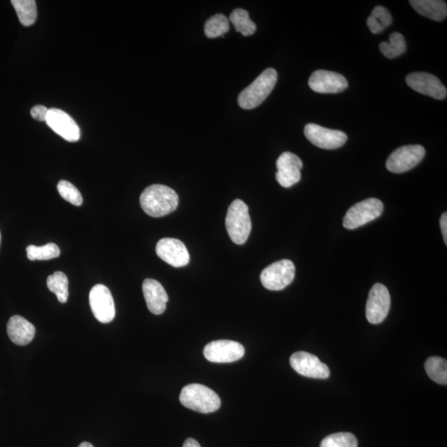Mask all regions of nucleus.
<instances>
[{
	"instance_id": "20",
	"label": "nucleus",
	"mask_w": 447,
	"mask_h": 447,
	"mask_svg": "<svg viewBox=\"0 0 447 447\" xmlns=\"http://www.w3.org/2000/svg\"><path fill=\"white\" fill-rule=\"evenodd\" d=\"M409 4L417 13L423 17L434 21L446 20L447 6L445 1H441V0H412V1H409Z\"/></svg>"
},
{
	"instance_id": "26",
	"label": "nucleus",
	"mask_w": 447,
	"mask_h": 447,
	"mask_svg": "<svg viewBox=\"0 0 447 447\" xmlns=\"http://www.w3.org/2000/svg\"><path fill=\"white\" fill-rule=\"evenodd\" d=\"M426 372L429 378L439 384H447L446 360L434 356L428 358L425 364Z\"/></svg>"
},
{
	"instance_id": "21",
	"label": "nucleus",
	"mask_w": 447,
	"mask_h": 447,
	"mask_svg": "<svg viewBox=\"0 0 447 447\" xmlns=\"http://www.w3.org/2000/svg\"><path fill=\"white\" fill-rule=\"evenodd\" d=\"M11 4L22 25L30 27L37 20V4L35 0H12Z\"/></svg>"
},
{
	"instance_id": "27",
	"label": "nucleus",
	"mask_w": 447,
	"mask_h": 447,
	"mask_svg": "<svg viewBox=\"0 0 447 447\" xmlns=\"http://www.w3.org/2000/svg\"><path fill=\"white\" fill-rule=\"evenodd\" d=\"M230 30V22L223 14L218 13L209 18L204 25V35L209 39L225 35Z\"/></svg>"
},
{
	"instance_id": "12",
	"label": "nucleus",
	"mask_w": 447,
	"mask_h": 447,
	"mask_svg": "<svg viewBox=\"0 0 447 447\" xmlns=\"http://www.w3.org/2000/svg\"><path fill=\"white\" fill-rule=\"evenodd\" d=\"M290 364L299 374L307 378L325 379L330 376V369L316 355L298 351L290 358Z\"/></svg>"
},
{
	"instance_id": "18",
	"label": "nucleus",
	"mask_w": 447,
	"mask_h": 447,
	"mask_svg": "<svg viewBox=\"0 0 447 447\" xmlns=\"http://www.w3.org/2000/svg\"><path fill=\"white\" fill-rule=\"evenodd\" d=\"M142 293L149 310L154 315H161L169 302L168 293L161 284L154 279L147 278L142 283Z\"/></svg>"
},
{
	"instance_id": "31",
	"label": "nucleus",
	"mask_w": 447,
	"mask_h": 447,
	"mask_svg": "<svg viewBox=\"0 0 447 447\" xmlns=\"http://www.w3.org/2000/svg\"><path fill=\"white\" fill-rule=\"evenodd\" d=\"M49 111V109H47L44 106H42V104H39V106H35L32 108L31 116L37 121L46 122Z\"/></svg>"
},
{
	"instance_id": "30",
	"label": "nucleus",
	"mask_w": 447,
	"mask_h": 447,
	"mask_svg": "<svg viewBox=\"0 0 447 447\" xmlns=\"http://www.w3.org/2000/svg\"><path fill=\"white\" fill-rule=\"evenodd\" d=\"M59 192L61 197L74 206L80 207L83 203V197L79 190L68 180H61L58 184Z\"/></svg>"
},
{
	"instance_id": "6",
	"label": "nucleus",
	"mask_w": 447,
	"mask_h": 447,
	"mask_svg": "<svg viewBox=\"0 0 447 447\" xmlns=\"http://www.w3.org/2000/svg\"><path fill=\"white\" fill-rule=\"evenodd\" d=\"M296 269L291 260L278 261L265 268L260 275L263 286L270 291H280L291 284Z\"/></svg>"
},
{
	"instance_id": "29",
	"label": "nucleus",
	"mask_w": 447,
	"mask_h": 447,
	"mask_svg": "<svg viewBox=\"0 0 447 447\" xmlns=\"http://www.w3.org/2000/svg\"><path fill=\"white\" fill-rule=\"evenodd\" d=\"M320 447H358V441L350 432H339L326 436Z\"/></svg>"
},
{
	"instance_id": "11",
	"label": "nucleus",
	"mask_w": 447,
	"mask_h": 447,
	"mask_svg": "<svg viewBox=\"0 0 447 447\" xmlns=\"http://www.w3.org/2000/svg\"><path fill=\"white\" fill-rule=\"evenodd\" d=\"M307 139L320 149L332 150L345 145L347 135L341 130H333L316 123H308L304 128Z\"/></svg>"
},
{
	"instance_id": "1",
	"label": "nucleus",
	"mask_w": 447,
	"mask_h": 447,
	"mask_svg": "<svg viewBox=\"0 0 447 447\" xmlns=\"http://www.w3.org/2000/svg\"><path fill=\"white\" fill-rule=\"evenodd\" d=\"M179 198L173 189L165 185H151L140 196V206L152 217L159 218L169 215L178 207Z\"/></svg>"
},
{
	"instance_id": "2",
	"label": "nucleus",
	"mask_w": 447,
	"mask_h": 447,
	"mask_svg": "<svg viewBox=\"0 0 447 447\" xmlns=\"http://www.w3.org/2000/svg\"><path fill=\"white\" fill-rule=\"evenodd\" d=\"M277 80V71L273 68L266 69L248 87L242 90L238 104L244 109L258 107L273 92Z\"/></svg>"
},
{
	"instance_id": "35",
	"label": "nucleus",
	"mask_w": 447,
	"mask_h": 447,
	"mask_svg": "<svg viewBox=\"0 0 447 447\" xmlns=\"http://www.w3.org/2000/svg\"><path fill=\"white\" fill-rule=\"evenodd\" d=\"M0 243H1V233H0Z\"/></svg>"
},
{
	"instance_id": "33",
	"label": "nucleus",
	"mask_w": 447,
	"mask_h": 447,
	"mask_svg": "<svg viewBox=\"0 0 447 447\" xmlns=\"http://www.w3.org/2000/svg\"><path fill=\"white\" fill-rule=\"evenodd\" d=\"M183 447H202L199 442L193 439H188L185 441Z\"/></svg>"
},
{
	"instance_id": "13",
	"label": "nucleus",
	"mask_w": 447,
	"mask_h": 447,
	"mask_svg": "<svg viewBox=\"0 0 447 447\" xmlns=\"http://www.w3.org/2000/svg\"><path fill=\"white\" fill-rule=\"evenodd\" d=\"M156 253L161 259L175 268L184 267L190 261L187 247L182 241L173 238H164L158 242Z\"/></svg>"
},
{
	"instance_id": "9",
	"label": "nucleus",
	"mask_w": 447,
	"mask_h": 447,
	"mask_svg": "<svg viewBox=\"0 0 447 447\" xmlns=\"http://www.w3.org/2000/svg\"><path fill=\"white\" fill-rule=\"evenodd\" d=\"M391 298L388 290L381 283L374 284L370 289L366 303V317L371 324H379L389 312Z\"/></svg>"
},
{
	"instance_id": "3",
	"label": "nucleus",
	"mask_w": 447,
	"mask_h": 447,
	"mask_svg": "<svg viewBox=\"0 0 447 447\" xmlns=\"http://www.w3.org/2000/svg\"><path fill=\"white\" fill-rule=\"evenodd\" d=\"M180 402L184 407L202 413L216 412L221 404L216 392L200 384L185 386L180 394Z\"/></svg>"
},
{
	"instance_id": "25",
	"label": "nucleus",
	"mask_w": 447,
	"mask_h": 447,
	"mask_svg": "<svg viewBox=\"0 0 447 447\" xmlns=\"http://www.w3.org/2000/svg\"><path fill=\"white\" fill-rule=\"evenodd\" d=\"M392 22L393 18L388 8L377 6L374 8L372 13L368 18L367 25L371 32L378 35L391 25Z\"/></svg>"
},
{
	"instance_id": "24",
	"label": "nucleus",
	"mask_w": 447,
	"mask_h": 447,
	"mask_svg": "<svg viewBox=\"0 0 447 447\" xmlns=\"http://www.w3.org/2000/svg\"><path fill=\"white\" fill-rule=\"evenodd\" d=\"M235 30L245 37L253 35L256 31L255 23L250 20L248 11L236 8L231 13L230 20Z\"/></svg>"
},
{
	"instance_id": "7",
	"label": "nucleus",
	"mask_w": 447,
	"mask_h": 447,
	"mask_svg": "<svg viewBox=\"0 0 447 447\" xmlns=\"http://www.w3.org/2000/svg\"><path fill=\"white\" fill-rule=\"evenodd\" d=\"M426 151L422 145L398 147L388 157L386 168L393 173H403L415 168L424 158Z\"/></svg>"
},
{
	"instance_id": "17",
	"label": "nucleus",
	"mask_w": 447,
	"mask_h": 447,
	"mask_svg": "<svg viewBox=\"0 0 447 447\" xmlns=\"http://www.w3.org/2000/svg\"><path fill=\"white\" fill-rule=\"evenodd\" d=\"M406 82L409 87L425 96L436 99H443L446 97V88L434 75L427 73L409 74L406 78Z\"/></svg>"
},
{
	"instance_id": "22",
	"label": "nucleus",
	"mask_w": 447,
	"mask_h": 447,
	"mask_svg": "<svg viewBox=\"0 0 447 447\" xmlns=\"http://www.w3.org/2000/svg\"><path fill=\"white\" fill-rule=\"evenodd\" d=\"M382 54L388 59L398 58L406 51L407 44L405 39L399 32H393L389 36L388 42H383L379 45Z\"/></svg>"
},
{
	"instance_id": "28",
	"label": "nucleus",
	"mask_w": 447,
	"mask_h": 447,
	"mask_svg": "<svg viewBox=\"0 0 447 447\" xmlns=\"http://www.w3.org/2000/svg\"><path fill=\"white\" fill-rule=\"evenodd\" d=\"M26 250L27 258L31 261L50 260L58 258L60 255L59 247L54 243L44 246L30 245Z\"/></svg>"
},
{
	"instance_id": "15",
	"label": "nucleus",
	"mask_w": 447,
	"mask_h": 447,
	"mask_svg": "<svg viewBox=\"0 0 447 447\" xmlns=\"http://www.w3.org/2000/svg\"><path fill=\"white\" fill-rule=\"evenodd\" d=\"M278 172L276 180L285 188L293 187L301 180V169L302 161L290 152H285L279 157L276 163Z\"/></svg>"
},
{
	"instance_id": "19",
	"label": "nucleus",
	"mask_w": 447,
	"mask_h": 447,
	"mask_svg": "<svg viewBox=\"0 0 447 447\" xmlns=\"http://www.w3.org/2000/svg\"><path fill=\"white\" fill-rule=\"evenodd\" d=\"M7 332L14 344L26 345L35 338L36 330L35 326L25 318L13 316L8 322Z\"/></svg>"
},
{
	"instance_id": "8",
	"label": "nucleus",
	"mask_w": 447,
	"mask_h": 447,
	"mask_svg": "<svg viewBox=\"0 0 447 447\" xmlns=\"http://www.w3.org/2000/svg\"><path fill=\"white\" fill-rule=\"evenodd\" d=\"M245 347L239 342L220 340L210 342L204 347V357L213 363H232L245 355Z\"/></svg>"
},
{
	"instance_id": "4",
	"label": "nucleus",
	"mask_w": 447,
	"mask_h": 447,
	"mask_svg": "<svg viewBox=\"0 0 447 447\" xmlns=\"http://www.w3.org/2000/svg\"><path fill=\"white\" fill-rule=\"evenodd\" d=\"M226 227L231 240L236 245H244L252 229L249 207L241 200H235L228 209Z\"/></svg>"
},
{
	"instance_id": "10",
	"label": "nucleus",
	"mask_w": 447,
	"mask_h": 447,
	"mask_svg": "<svg viewBox=\"0 0 447 447\" xmlns=\"http://www.w3.org/2000/svg\"><path fill=\"white\" fill-rule=\"evenodd\" d=\"M90 306L93 315L102 323H109L116 317L115 302L109 289L103 284H97L89 294Z\"/></svg>"
},
{
	"instance_id": "16",
	"label": "nucleus",
	"mask_w": 447,
	"mask_h": 447,
	"mask_svg": "<svg viewBox=\"0 0 447 447\" xmlns=\"http://www.w3.org/2000/svg\"><path fill=\"white\" fill-rule=\"evenodd\" d=\"M46 123L52 130L68 142L80 140V131L78 123L68 114L61 109L51 108L47 114Z\"/></svg>"
},
{
	"instance_id": "32",
	"label": "nucleus",
	"mask_w": 447,
	"mask_h": 447,
	"mask_svg": "<svg viewBox=\"0 0 447 447\" xmlns=\"http://www.w3.org/2000/svg\"><path fill=\"white\" fill-rule=\"evenodd\" d=\"M440 226L442 232V235H443V240L445 242V245H447V214L445 212L442 214V216L440 219Z\"/></svg>"
},
{
	"instance_id": "14",
	"label": "nucleus",
	"mask_w": 447,
	"mask_h": 447,
	"mask_svg": "<svg viewBox=\"0 0 447 447\" xmlns=\"http://www.w3.org/2000/svg\"><path fill=\"white\" fill-rule=\"evenodd\" d=\"M308 84L313 92L324 94L340 93L348 87V82L344 75L325 70L314 71Z\"/></svg>"
},
{
	"instance_id": "5",
	"label": "nucleus",
	"mask_w": 447,
	"mask_h": 447,
	"mask_svg": "<svg viewBox=\"0 0 447 447\" xmlns=\"http://www.w3.org/2000/svg\"><path fill=\"white\" fill-rule=\"evenodd\" d=\"M384 204L377 198H369L356 203L347 211L343 219V226L354 230L373 221L382 215Z\"/></svg>"
},
{
	"instance_id": "23",
	"label": "nucleus",
	"mask_w": 447,
	"mask_h": 447,
	"mask_svg": "<svg viewBox=\"0 0 447 447\" xmlns=\"http://www.w3.org/2000/svg\"><path fill=\"white\" fill-rule=\"evenodd\" d=\"M47 288L51 292L56 294L61 303H66L69 297V281L68 277L63 272L56 271L54 274L49 276L47 280Z\"/></svg>"
},
{
	"instance_id": "34",
	"label": "nucleus",
	"mask_w": 447,
	"mask_h": 447,
	"mask_svg": "<svg viewBox=\"0 0 447 447\" xmlns=\"http://www.w3.org/2000/svg\"><path fill=\"white\" fill-rule=\"evenodd\" d=\"M78 447H94L93 445L89 443V442H82Z\"/></svg>"
}]
</instances>
